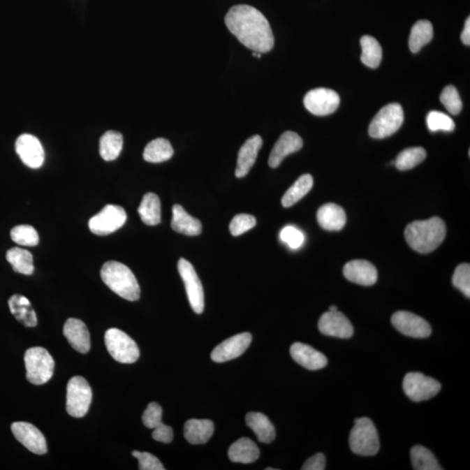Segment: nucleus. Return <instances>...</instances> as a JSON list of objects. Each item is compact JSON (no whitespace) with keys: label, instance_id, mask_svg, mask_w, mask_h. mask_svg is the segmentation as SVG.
<instances>
[{"label":"nucleus","instance_id":"nucleus-1","mask_svg":"<svg viewBox=\"0 0 470 470\" xmlns=\"http://www.w3.org/2000/svg\"><path fill=\"white\" fill-rule=\"evenodd\" d=\"M226 26L246 47L266 54L274 47L270 22L259 10L247 5L232 7L225 17Z\"/></svg>","mask_w":470,"mask_h":470},{"label":"nucleus","instance_id":"nucleus-2","mask_svg":"<svg viewBox=\"0 0 470 470\" xmlns=\"http://www.w3.org/2000/svg\"><path fill=\"white\" fill-rule=\"evenodd\" d=\"M446 225L439 217L416 221L405 229V239L411 249L420 254L432 252L446 236Z\"/></svg>","mask_w":470,"mask_h":470},{"label":"nucleus","instance_id":"nucleus-3","mask_svg":"<svg viewBox=\"0 0 470 470\" xmlns=\"http://www.w3.org/2000/svg\"><path fill=\"white\" fill-rule=\"evenodd\" d=\"M104 284L122 298L135 302L140 299V288L135 275L126 265L119 261H108L101 268Z\"/></svg>","mask_w":470,"mask_h":470},{"label":"nucleus","instance_id":"nucleus-4","mask_svg":"<svg viewBox=\"0 0 470 470\" xmlns=\"http://www.w3.org/2000/svg\"><path fill=\"white\" fill-rule=\"evenodd\" d=\"M349 446L353 453L362 457H371L378 453L379 436L372 420L367 417L355 420V426L349 434Z\"/></svg>","mask_w":470,"mask_h":470},{"label":"nucleus","instance_id":"nucleus-5","mask_svg":"<svg viewBox=\"0 0 470 470\" xmlns=\"http://www.w3.org/2000/svg\"><path fill=\"white\" fill-rule=\"evenodd\" d=\"M24 365L28 381L34 385H43L54 376V360L47 349L35 347L24 353Z\"/></svg>","mask_w":470,"mask_h":470},{"label":"nucleus","instance_id":"nucleus-6","mask_svg":"<svg viewBox=\"0 0 470 470\" xmlns=\"http://www.w3.org/2000/svg\"><path fill=\"white\" fill-rule=\"evenodd\" d=\"M404 114L400 105L388 104L381 109L370 123L369 133L374 139H384L397 133L404 123Z\"/></svg>","mask_w":470,"mask_h":470},{"label":"nucleus","instance_id":"nucleus-7","mask_svg":"<svg viewBox=\"0 0 470 470\" xmlns=\"http://www.w3.org/2000/svg\"><path fill=\"white\" fill-rule=\"evenodd\" d=\"M93 399V392L85 378L74 376L66 388V411L71 416L81 418L87 415Z\"/></svg>","mask_w":470,"mask_h":470},{"label":"nucleus","instance_id":"nucleus-8","mask_svg":"<svg viewBox=\"0 0 470 470\" xmlns=\"http://www.w3.org/2000/svg\"><path fill=\"white\" fill-rule=\"evenodd\" d=\"M105 344L112 358L118 362L131 364L140 357L136 342L118 328H110L105 335Z\"/></svg>","mask_w":470,"mask_h":470},{"label":"nucleus","instance_id":"nucleus-9","mask_svg":"<svg viewBox=\"0 0 470 470\" xmlns=\"http://www.w3.org/2000/svg\"><path fill=\"white\" fill-rule=\"evenodd\" d=\"M441 388L439 381L419 372L409 373L404 380V393L415 402L429 400L436 397Z\"/></svg>","mask_w":470,"mask_h":470},{"label":"nucleus","instance_id":"nucleus-10","mask_svg":"<svg viewBox=\"0 0 470 470\" xmlns=\"http://www.w3.org/2000/svg\"><path fill=\"white\" fill-rule=\"evenodd\" d=\"M124 208L116 205H108L100 213L89 221V228L96 235H108L123 227L126 221Z\"/></svg>","mask_w":470,"mask_h":470},{"label":"nucleus","instance_id":"nucleus-11","mask_svg":"<svg viewBox=\"0 0 470 470\" xmlns=\"http://www.w3.org/2000/svg\"><path fill=\"white\" fill-rule=\"evenodd\" d=\"M178 270L185 285L191 307L196 314H203L205 307V296L203 284L193 265L182 258L178 263Z\"/></svg>","mask_w":470,"mask_h":470},{"label":"nucleus","instance_id":"nucleus-12","mask_svg":"<svg viewBox=\"0 0 470 470\" xmlns=\"http://www.w3.org/2000/svg\"><path fill=\"white\" fill-rule=\"evenodd\" d=\"M340 101L337 91L328 88L311 90L304 97V105L307 110L316 116L333 114L340 105Z\"/></svg>","mask_w":470,"mask_h":470},{"label":"nucleus","instance_id":"nucleus-13","mask_svg":"<svg viewBox=\"0 0 470 470\" xmlns=\"http://www.w3.org/2000/svg\"><path fill=\"white\" fill-rule=\"evenodd\" d=\"M395 330L406 337L427 338L432 333V328L423 318L408 311H398L391 318Z\"/></svg>","mask_w":470,"mask_h":470},{"label":"nucleus","instance_id":"nucleus-14","mask_svg":"<svg viewBox=\"0 0 470 470\" xmlns=\"http://www.w3.org/2000/svg\"><path fill=\"white\" fill-rule=\"evenodd\" d=\"M16 153L28 168H40L44 163L45 152L41 141L31 134L24 133L17 138Z\"/></svg>","mask_w":470,"mask_h":470},{"label":"nucleus","instance_id":"nucleus-15","mask_svg":"<svg viewBox=\"0 0 470 470\" xmlns=\"http://www.w3.org/2000/svg\"><path fill=\"white\" fill-rule=\"evenodd\" d=\"M12 431L16 439L23 444L28 450L37 455H45L47 452V441L43 434L33 424L17 422L12 424Z\"/></svg>","mask_w":470,"mask_h":470},{"label":"nucleus","instance_id":"nucleus-16","mask_svg":"<svg viewBox=\"0 0 470 470\" xmlns=\"http://www.w3.org/2000/svg\"><path fill=\"white\" fill-rule=\"evenodd\" d=\"M321 334L328 337L348 339L353 334L351 321L339 311H328L324 313L318 323Z\"/></svg>","mask_w":470,"mask_h":470},{"label":"nucleus","instance_id":"nucleus-17","mask_svg":"<svg viewBox=\"0 0 470 470\" xmlns=\"http://www.w3.org/2000/svg\"><path fill=\"white\" fill-rule=\"evenodd\" d=\"M252 342V335L242 333L235 335L221 342L211 353V358L215 362H225L237 358L249 348Z\"/></svg>","mask_w":470,"mask_h":470},{"label":"nucleus","instance_id":"nucleus-18","mask_svg":"<svg viewBox=\"0 0 470 470\" xmlns=\"http://www.w3.org/2000/svg\"><path fill=\"white\" fill-rule=\"evenodd\" d=\"M303 140L302 138L292 131H287L281 134L280 139L275 143L272 149L268 165L272 168H277L288 155L296 153L302 149Z\"/></svg>","mask_w":470,"mask_h":470},{"label":"nucleus","instance_id":"nucleus-19","mask_svg":"<svg viewBox=\"0 0 470 470\" xmlns=\"http://www.w3.org/2000/svg\"><path fill=\"white\" fill-rule=\"evenodd\" d=\"M344 274L349 281L366 287L376 284L378 279L376 267L364 260L349 261L344 266Z\"/></svg>","mask_w":470,"mask_h":470},{"label":"nucleus","instance_id":"nucleus-20","mask_svg":"<svg viewBox=\"0 0 470 470\" xmlns=\"http://www.w3.org/2000/svg\"><path fill=\"white\" fill-rule=\"evenodd\" d=\"M64 335L78 352L87 353L91 348L90 334L82 321L70 318L64 325Z\"/></svg>","mask_w":470,"mask_h":470},{"label":"nucleus","instance_id":"nucleus-21","mask_svg":"<svg viewBox=\"0 0 470 470\" xmlns=\"http://www.w3.org/2000/svg\"><path fill=\"white\" fill-rule=\"evenodd\" d=\"M291 355L297 363L309 370H319L328 364L327 357L323 353L300 342L291 346Z\"/></svg>","mask_w":470,"mask_h":470},{"label":"nucleus","instance_id":"nucleus-22","mask_svg":"<svg viewBox=\"0 0 470 470\" xmlns=\"http://www.w3.org/2000/svg\"><path fill=\"white\" fill-rule=\"evenodd\" d=\"M261 147H263V139L260 135H254L247 140L243 146L240 147L235 170L237 178H243L249 175L251 168L256 163Z\"/></svg>","mask_w":470,"mask_h":470},{"label":"nucleus","instance_id":"nucleus-23","mask_svg":"<svg viewBox=\"0 0 470 470\" xmlns=\"http://www.w3.org/2000/svg\"><path fill=\"white\" fill-rule=\"evenodd\" d=\"M318 223L328 231H340L347 222L344 208L337 204L328 203L321 207L317 212Z\"/></svg>","mask_w":470,"mask_h":470},{"label":"nucleus","instance_id":"nucleus-24","mask_svg":"<svg viewBox=\"0 0 470 470\" xmlns=\"http://www.w3.org/2000/svg\"><path fill=\"white\" fill-rule=\"evenodd\" d=\"M214 432V424L210 420L191 419L184 427V436L191 444H205Z\"/></svg>","mask_w":470,"mask_h":470},{"label":"nucleus","instance_id":"nucleus-25","mask_svg":"<svg viewBox=\"0 0 470 470\" xmlns=\"http://www.w3.org/2000/svg\"><path fill=\"white\" fill-rule=\"evenodd\" d=\"M172 228L179 234L197 236L203 231V225L198 219L191 216L180 205L172 207Z\"/></svg>","mask_w":470,"mask_h":470},{"label":"nucleus","instance_id":"nucleus-26","mask_svg":"<svg viewBox=\"0 0 470 470\" xmlns=\"http://www.w3.org/2000/svg\"><path fill=\"white\" fill-rule=\"evenodd\" d=\"M228 455L232 462L249 464L259 459L260 450L249 438L242 437L231 445Z\"/></svg>","mask_w":470,"mask_h":470},{"label":"nucleus","instance_id":"nucleus-27","mask_svg":"<svg viewBox=\"0 0 470 470\" xmlns=\"http://www.w3.org/2000/svg\"><path fill=\"white\" fill-rule=\"evenodd\" d=\"M8 305L10 313L24 326L28 328L36 326L37 314L27 297L14 295L9 299Z\"/></svg>","mask_w":470,"mask_h":470},{"label":"nucleus","instance_id":"nucleus-28","mask_svg":"<svg viewBox=\"0 0 470 470\" xmlns=\"http://www.w3.org/2000/svg\"><path fill=\"white\" fill-rule=\"evenodd\" d=\"M246 423L247 427L254 431L260 443L270 444L274 440V427L264 413L259 412L247 413Z\"/></svg>","mask_w":470,"mask_h":470},{"label":"nucleus","instance_id":"nucleus-29","mask_svg":"<svg viewBox=\"0 0 470 470\" xmlns=\"http://www.w3.org/2000/svg\"><path fill=\"white\" fill-rule=\"evenodd\" d=\"M141 221L147 226H156L161 221V206L160 198L154 193H147L138 208Z\"/></svg>","mask_w":470,"mask_h":470},{"label":"nucleus","instance_id":"nucleus-30","mask_svg":"<svg viewBox=\"0 0 470 470\" xmlns=\"http://www.w3.org/2000/svg\"><path fill=\"white\" fill-rule=\"evenodd\" d=\"M174 155V148L168 140L164 138H158L152 140L145 148L144 160L150 163H161L167 161Z\"/></svg>","mask_w":470,"mask_h":470},{"label":"nucleus","instance_id":"nucleus-31","mask_svg":"<svg viewBox=\"0 0 470 470\" xmlns=\"http://www.w3.org/2000/svg\"><path fill=\"white\" fill-rule=\"evenodd\" d=\"M6 260L17 273L24 275L34 274V257L29 251L20 247H13L7 251Z\"/></svg>","mask_w":470,"mask_h":470},{"label":"nucleus","instance_id":"nucleus-32","mask_svg":"<svg viewBox=\"0 0 470 470\" xmlns=\"http://www.w3.org/2000/svg\"><path fill=\"white\" fill-rule=\"evenodd\" d=\"M433 26L429 20H419L413 24L409 36V49L416 54L424 45L432 41Z\"/></svg>","mask_w":470,"mask_h":470},{"label":"nucleus","instance_id":"nucleus-33","mask_svg":"<svg viewBox=\"0 0 470 470\" xmlns=\"http://www.w3.org/2000/svg\"><path fill=\"white\" fill-rule=\"evenodd\" d=\"M123 148L122 134L116 131H108L100 140V154L105 161L116 160Z\"/></svg>","mask_w":470,"mask_h":470},{"label":"nucleus","instance_id":"nucleus-34","mask_svg":"<svg viewBox=\"0 0 470 470\" xmlns=\"http://www.w3.org/2000/svg\"><path fill=\"white\" fill-rule=\"evenodd\" d=\"M314 185L313 177L310 175H304L300 176L291 186L284 196L282 197L281 204L284 207H291L306 196L309 191L312 189Z\"/></svg>","mask_w":470,"mask_h":470},{"label":"nucleus","instance_id":"nucleus-35","mask_svg":"<svg viewBox=\"0 0 470 470\" xmlns=\"http://www.w3.org/2000/svg\"><path fill=\"white\" fill-rule=\"evenodd\" d=\"M360 45L362 50L360 56L362 62L369 68H377L383 59V49L379 42L373 37L363 36L360 38Z\"/></svg>","mask_w":470,"mask_h":470},{"label":"nucleus","instance_id":"nucleus-36","mask_svg":"<svg viewBox=\"0 0 470 470\" xmlns=\"http://www.w3.org/2000/svg\"><path fill=\"white\" fill-rule=\"evenodd\" d=\"M413 469L416 470H441L437 459L427 448L416 445L411 450Z\"/></svg>","mask_w":470,"mask_h":470},{"label":"nucleus","instance_id":"nucleus-37","mask_svg":"<svg viewBox=\"0 0 470 470\" xmlns=\"http://www.w3.org/2000/svg\"><path fill=\"white\" fill-rule=\"evenodd\" d=\"M427 157L426 150L423 147L408 148L401 152L394 162L399 170L407 171L422 163Z\"/></svg>","mask_w":470,"mask_h":470},{"label":"nucleus","instance_id":"nucleus-38","mask_svg":"<svg viewBox=\"0 0 470 470\" xmlns=\"http://www.w3.org/2000/svg\"><path fill=\"white\" fill-rule=\"evenodd\" d=\"M10 238L20 246L34 247L40 242L36 229L29 225H20L10 231Z\"/></svg>","mask_w":470,"mask_h":470},{"label":"nucleus","instance_id":"nucleus-39","mask_svg":"<svg viewBox=\"0 0 470 470\" xmlns=\"http://www.w3.org/2000/svg\"><path fill=\"white\" fill-rule=\"evenodd\" d=\"M427 125L429 131L433 133L439 132H453L455 130V122L450 116L438 111L430 112L427 116Z\"/></svg>","mask_w":470,"mask_h":470},{"label":"nucleus","instance_id":"nucleus-40","mask_svg":"<svg viewBox=\"0 0 470 470\" xmlns=\"http://www.w3.org/2000/svg\"><path fill=\"white\" fill-rule=\"evenodd\" d=\"M440 100L450 114L453 115L460 114L462 102L457 88L453 86L445 87L441 91Z\"/></svg>","mask_w":470,"mask_h":470},{"label":"nucleus","instance_id":"nucleus-41","mask_svg":"<svg viewBox=\"0 0 470 470\" xmlns=\"http://www.w3.org/2000/svg\"><path fill=\"white\" fill-rule=\"evenodd\" d=\"M452 282L462 294L470 297V266L468 263L459 265L455 270Z\"/></svg>","mask_w":470,"mask_h":470},{"label":"nucleus","instance_id":"nucleus-42","mask_svg":"<svg viewBox=\"0 0 470 470\" xmlns=\"http://www.w3.org/2000/svg\"><path fill=\"white\" fill-rule=\"evenodd\" d=\"M256 219L253 215L240 214L233 219L229 229L233 236H240L256 227Z\"/></svg>","mask_w":470,"mask_h":470},{"label":"nucleus","instance_id":"nucleus-43","mask_svg":"<svg viewBox=\"0 0 470 470\" xmlns=\"http://www.w3.org/2000/svg\"><path fill=\"white\" fill-rule=\"evenodd\" d=\"M280 238L282 242L287 244V245L292 249H298L302 246L305 236L300 229L294 227V226H287L282 228L280 233Z\"/></svg>","mask_w":470,"mask_h":470},{"label":"nucleus","instance_id":"nucleus-44","mask_svg":"<svg viewBox=\"0 0 470 470\" xmlns=\"http://www.w3.org/2000/svg\"><path fill=\"white\" fill-rule=\"evenodd\" d=\"M144 425L154 429L162 423V409L156 402L148 404L142 416Z\"/></svg>","mask_w":470,"mask_h":470},{"label":"nucleus","instance_id":"nucleus-45","mask_svg":"<svg viewBox=\"0 0 470 470\" xmlns=\"http://www.w3.org/2000/svg\"><path fill=\"white\" fill-rule=\"evenodd\" d=\"M133 455L139 461L140 470H165L163 464L154 455L147 452L133 451Z\"/></svg>","mask_w":470,"mask_h":470},{"label":"nucleus","instance_id":"nucleus-46","mask_svg":"<svg viewBox=\"0 0 470 470\" xmlns=\"http://www.w3.org/2000/svg\"><path fill=\"white\" fill-rule=\"evenodd\" d=\"M154 439L157 441H161L163 443H170L174 439V431L171 427L161 423L160 426L154 429L153 434H152Z\"/></svg>","mask_w":470,"mask_h":470},{"label":"nucleus","instance_id":"nucleus-47","mask_svg":"<svg viewBox=\"0 0 470 470\" xmlns=\"http://www.w3.org/2000/svg\"><path fill=\"white\" fill-rule=\"evenodd\" d=\"M326 468V457L321 453L313 455L303 464L302 470H323Z\"/></svg>","mask_w":470,"mask_h":470},{"label":"nucleus","instance_id":"nucleus-48","mask_svg":"<svg viewBox=\"0 0 470 470\" xmlns=\"http://www.w3.org/2000/svg\"><path fill=\"white\" fill-rule=\"evenodd\" d=\"M461 40L462 41V43H464L466 45H470V19L468 17L467 20H466L465 22V26H464V29L462 31V35H461Z\"/></svg>","mask_w":470,"mask_h":470},{"label":"nucleus","instance_id":"nucleus-49","mask_svg":"<svg viewBox=\"0 0 470 470\" xmlns=\"http://www.w3.org/2000/svg\"><path fill=\"white\" fill-rule=\"evenodd\" d=\"M337 310H338V309H337V306H331L330 307V311H333V312H334V311H337Z\"/></svg>","mask_w":470,"mask_h":470}]
</instances>
